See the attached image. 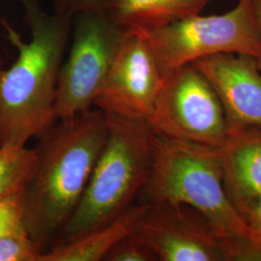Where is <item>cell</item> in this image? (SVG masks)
Returning <instances> with one entry per match:
<instances>
[{
  "instance_id": "obj_1",
  "label": "cell",
  "mask_w": 261,
  "mask_h": 261,
  "mask_svg": "<svg viewBox=\"0 0 261 261\" xmlns=\"http://www.w3.org/2000/svg\"><path fill=\"white\" fill-rule=\"evenodd\" d=\"M30 39L24 41L9 22L0 19L18 57L0 68V148L24 147L56 121V90L74 19L42 9L38 0H17Z\"/></svg>"
},
{
  "instance_id": "obj_2",
  "label": "cell",
  "mask_w": 261,
  "mask_h": 261,
  "mask_svg": "<svg viewBox=\"0 0 261 261\" xmlns=\"http://www.w3.org/2000/svg\"><path fill=\"white\" fill-rule=\"evenodd\" d=\"M109 133L99 109L58 120L38 139L35 164L23 191V224L44 252L75 212Z\"/></svg>"
},
{
  "instance_id": "obj_10",
  "label": "cell",
  "mask_w": 261,
  "mask_h": 261,
  "mask_svg": "<svg viewBox=\"0 0 261 261\" xmlns=\"http://www.w3.org/2000/svg\"><path fill=\"white\" fill-rule=\"evenodd\" d=\"M193 64L219 97L229 130L261 127V70L255 57L221 54Z\"/></svg>"
},
{
  "instance_id": "obj_6",
  "label": "cell",
  "mask_w": 261,
  "mask_h": 261,
  "mask_svg": "<svg viewBox=\"0 0 261 261\" xmlns=\"http://www.w3.org/2000/svg\"><path fill=\"white\" fill-rule=\"evenodd\" d=\"M126 34L127 30L113 22L102 10L75 16L72 45L58 77L57 121L71 119L93 108Z\"/></svg>"
},
{
  "instance_id": "obj_5",
  "label": "cell",
  "mask_w": 261,
  "mask_h": 261,
  "mask_svg": "<svg viewBox=\"0 0 261 261\" xmlns=\"http://www.w3.org/2000/svg\"><path fill=\"white\" fill-rule=\"evenodd\" d=\"M164 76L208 56L237 54L257 58L260 31L250 0H239L223 14H200L140 31Z\"/></svg>"
},
{
  "instance_id": "obj_3",
  "label": "cell",
  "mask_w": 261,
  "mask_h": 261,
  "mask_svg": "<svg viewBox=\"0 0 261 261\" xmlns=\"http://www.w3.org/2000/svg\"><path fill=\"white\" fill-rule=\"evenodd\" d=\"M106 114L109 133L103 150L56 243L73 240L117 219L137 203L149 179L157 137L150 122Z\"/></svg>"
},
{
  "instance_id": "obj_20",
  "label": "cell",
  "mask_w": 261,
  "mask_h": 261,
  "mask_svg": "<svg viewBox=\"0 0 261 261\" xmlns=\"http://www.w3.org/2000/svg\"><path fill=\"white\" fill-rule=\"evenodd\" d=\"M250 1H251L252 9H253L255 18H256V21H257L258 28H259V31H260L261 37V0H250ZM256 61H257V65L261 70V48L260 54H259V56L256 58Z\"/></svg>"
},
{
  "instance_id": "obj_4",
  "label": "cell",
  "mask_w": 261,
  "mask_h": 261,
  "mask_svg": "<svg viewBox=\"0 0 261 261\" xmlns=\"http://www.w3.org/2000/svg\"><path fill=\"white\" fill-rule=\"evenodd\" d=\"M137 202L188 206L202 215L223 239L253 238L225 192L214 147L157 135L149 179Z\"/></svg>"
},
{
  "instance_id": "obj_14",
  "label": "cell",
  "mask_w": 261,
  "mask_h": 261,
  "mask_svg": "<svg viewBox=\"0 0 261 261\" xmlns=\"http://www.w3.org/2000/svg\"><path fill=\"white\" fill-rule=\"evenodd\" d=\"M34 164V148H0V199L24 190Z\"/></svg>"
},
{
  "instance_id": "obj_19",
  "label": "cell",
  "mask_w": 261,
  "mask_h": 261,
  "mask_svg": "<svg viewBox=\"0 0 261 261\" xmlns=\"http://www.w3.org/2000/svg\"><path fill=\"white\" fill-rule=\"evenodd\" d=\"M254 239L261 236V195L240 211Z\"/></svg>"
},
{
  "instance_id": "obj_12",
  "label": "cell",
  "mask_w": 261,
  "mask_h": 261,
  "mask_svg": "<svg viewBox=\"0 0 261 261\" xmlns=\"http://www.w3.org/2000/svg\"><path fill=\"white\" fill-rule=\"evenodd\" d=\"M210 0H103L102 11L117 25L132 31L162 28L200 14Z\"/></svg>"
},
{
  "instance_id": "obj_13",
  "label": "cell",
  "mask_w": 261,
  "mask_h": 261,
  "mask_svg": "<svg viewBox=\"0 0 261 261\" xmlns=\"http://www.w3.org/2000/svg\"><path fill=\"white\" fill-rule=\"evenodd\" d=\"M143 204L137 202L110 224L73 240L58 242L42 253L40 261H101L123 237L132 233L139 223Z\"/></svg>"
},
{
  "instance_id": "obj_7",
  "label": "cell",
  "mask_w": 261,
  "mask_h": 261,
  "mask_svg": "<svg viewBox=\"0 0 261 261\" xmlns=\"http://www.w3.org/2000/svg\"><path fill=\"white\" fill-rule=\"evenodd\" d=\"M149 122L158 136L214 148L229 132L219 97L194 64L163 77Z\"/></svg>"
},
{
  "instance_id": "obj_15",
  "label": "cell",
  "mask_w": 261,
  "mask_h": 261,
  "mask_svg": "<svg viewBox=\"0 0 261 261\" xmlns=\"http://www.w3.org/2000/svg\"><path fill=\"white\" fill-rule=\"evenodd\" d=\"M44 249L27 229L0 238V261H40Z\"/></svg>"
},
{
  "instance_id": "obj_22",
  "label": "cell",
  "mask_w": 261,
  "mask_h": 261,
  "mask_svg": "<svg viewBox=\"0 0 261 261\" xmlns=\"http://www.w3.org/2000/svg\"><path fill=\"white\" fill-rule=\"evenodd\" d=\"M3 66V60H2V57L0 56V68Z\"/></svg>"
},
{
  "instance_id": "obj_16",
  "label": "cell",
  "mask_w": 261,
  "mask_h": 261,
  "mask_svg": "<svg viewBox=\"0 0 261 261\" xmlns=\"http://www.w3.org/2000/svg\"><path fill=\"white\" fill-rule=\"evenodd\" d=\"M103 261H158V259L155 253L134 230L112 247Z\"/></svg>"
},
{
  "instance_id": "obj_18",
  "label": "cell",
  "mask_w": 261,
  "mask_h": 261,
  "mask_svg": "<svg viewBox=\"0 0 261 261\" xmlns=\"http://www.w3.org/2000/svg\"><path fill=\"white\" fill-rule=\"evenodd\" d=\"M103 0H54V12L75 18V16L102 10Z\"/></svg>"
},
{
  "instance_id": "obj_21",
  "label": "cell",
  "mask_w": 261,
  "mask_h": 261,
  "mask_svg": "<svg viewBox=\"0 0 261 261\" xmlns=\"http://www.w3.org/2000/svg\"><path fill=\"white\" fill-rule=\"evenodd\" d=\"M255 241H256V242L258 243V244H259V245H260V247H261V236H259V237H257V238H256V239H255Z\"/></svg>"
},
{
  "instance_id": "obj_8",
  "label": "cell",
  "mask_w": 261,
  "mask_h": 261,
  "mask_svg": "<svg viewBox=\"0 0 261 261\" xmlns=\"http://www.w3.org/2000/svg\"><path fill=\"white\" fill-rule=\"evenodd\" d=\"M142 204L135 232L158 261H225L222 237L200 213L185 205Z\"/></svg>"
},
{
  "instance_id": "obj_17",
  "label": "cell",
  "mask_w": 261,
  "mask_h": 261,
  "mask_svg": "<svg viewBox=\"0 0 261 261\" xmlns=\"http://www.w3.org/2000/svg\"><path fill=\"white\" fill-rule=\"evenodd\" d=\"M23 191L0 199V238L25 229L23 224Z\"/></svg>"
},
{
  "instance_id": "obj_9",
  "label": "cell",
  "mask_w": 261,
  "mask_h": 261,
  "mask_svg": "<svg viewBox=\"0 0 261 261\" xmlns=\"http://www.w3.org/2000/svg\"><path fill=\"white\" fill-rule=\"evenodd\" d=\"M162 84L163 75L146 39L140 31L127 30L93 107L149 121Z\"/></svg>"
},
{
  "instance_id": "obj_11",
  "label": "cell",
  "mask_w": 261,
  "mask_h": 261,
  "mask_svg": "<svg viewBox=\"0 0 261 261\" xmlns=\"http://www.w3.org/2000/svg\"><path fill=\"white\" fill-rule=\"evenodd\" d=\"M216 149L225 192L240 214L261 195V127L229 130Z\"/></svg>"
}]
</instances>
